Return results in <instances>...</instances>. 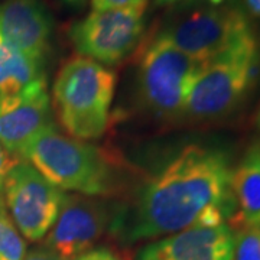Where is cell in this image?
<instances>
[{
    "mask_svg": "<svg viewBox=\"0 0 260 260\" xmlns=\"http://www.w3.org/2000/svg\"><path fill=\"white\" fill-rule=\"evenodd\" d=\"M232 175L224 150L188 145L142 185L130 204L116 208L110 233L129 246L194 225L225 223L236 211Z\"/></svg>",
    "mask_w": 260,
    "mask_h": 260,
    "instance_id": "1",
    "label": "cell"
},
{
    "mask_svg": "<svg viewBox=\"0 0 260 260\" xmlns=\"http://www.w3.org/2000/svg\"><path fill=\"white\" fill-rule=\"evenodd\" d=\"M22 158L61 191L99 197L112 194L116 185L113 164L100 149L67 136L54 124L29 143Z\"/></svg>",
    "mask_w": 260,
    "mask_h": 260,
    "instance_id": "2",
    "label": "cell"
},
{
    "mask_svg": "<svg viewBox=\"0 0 260 260\" xmlns=\"http://www.w3.org/2000/svg\"><path fill=\"white\" fill-rule=\"evenodd\" d=\"M116 74L106 65L77 56L62 65L52 95L58 119L78 140L99 139L109 124Z\"/></svg>",
    "mask_w": 260,
    "mask_h": 260,
    "instance_id": "3",
    "label": "cell"
},
{
    "mask_svg": "<svg viewBox=\"0 0 260 260\" xmlns=\"http://www.w3.org/2000/svg\"><path fill=\"white\" fill-rule=\"evenodd\" d=\"M260 74V44L254 35L200 65L186 99L184 114L214 120L234 112Z\"/></svg>",
    "mask_w": 260,
    "mask_h": 260,
    "instance_id": "4",
    "label": "cell"
},
{
    "mask_svg": "<svg viewBox=\"0 0 260 260\" xmlns=\"http://www.w3.org/2000/svg\"><path fill=\"white\" fill-rule=\"evenodd\" d=\"M160 35L195 62L204 64L254 35V30L242 8L224 3L189 10Z\"/></svg>",
    "mask_w": 260,
    "mask_h": 260,
    "instance_id": "5",
    "label": "cell"
},
{
    "mask_svg": "<svg viewBox=\"0 0 260 260\" xmlns=\"http://www.w3.org/2000/svg\"><path fill=\"white\" fill-rule=\"evenodd\" d=\"M200 65L167 38L156 35L145 49L138 71L143 104L160 117L184 114L188 93Z\"/></svg>",
    "mask_w": 260,
    "mask_h": 260,
    "instance_id": "6",
    "label": "cell"
},
{
    "mask_svg": "<svg viewBox=\"0 0 260 260\" xmlns=\"http://www.w3.org/2000/svg\"><path fill=\"white\" fill-rule=\"evenodd\" d=\"M65 194L28 160H16L6 175L3 201L20 234L30 242L45 239Z\"/></svg>",
    "mask_w": 260,
    "mask_h": 260,
    "instance_id": "7",
    "label": "cell"
},
{
    "mask_svg": "<svg viewBox=\"0 0 260 260\" xmlns=\"http://www.w3.org/2000/svg\"><path fill=\"white\" fill-rule=\"evenodd\" d=\"M146 9L90 12L75 22L68 37L80 56L103 65L123 62L145 34Z\"/></svg>",
    "mask_w": 260,
    "mask_h": 260,
    "instance_id": "8",
    "label": "cell"
},
{
    "mask_svg": "<svg viewBox=\"0 0 260 260\" xmlns=\"http://www.w3.org/2000/svg\"><path fill=\"white\" fill-rule=\"evenodd\" d=\"M114 211L103 200L87 195H67L44 240V247L65 260H77L93 250L94 244L110 230Z\"/></svg>",
    "mask_w": 260,
    "mask_h": 260,
    "instance_id": "9",
    "label": "cell"
},
{
    "mask_svg": "<svg viewBox=\"0 0 260 260\" xmlns=\"http://www.w3.org/2000/svg\"><path fill=\"white\" fill-rule=\"evenodd\" d=\"M234 232L227 223L194 225L143 246L136 260H233Z\"/></svg>",
    "mask_w": 260,
    "mask_h": 260,
    "instance_id": "10",
    "label": "cell"
},
{
    "mask_svg": "<svg viewBox=\"0 0 260 260\" xmlns=\"http://www.w3.org/2000/svg\"><path fill=\"white\" fill-rule=\"evenodd\" d=\"M52 32L54 19L42 0L0 3V35L38 64H45Z\"/></svg>",
    "mask_w": 260,
    "mask_h": 260,
    "instance_id": "11",
    "label": "cell"
},
{
    "mask_svg": "<svg viewBox=\"0 0 260 260\" xmlns=\"http://www.w3.org/2000/svg\"><path fill=\"white\" fill-rule=\"evenodd\" d=\"M51 124L54 123L47 85L0 97V143L12 155L22 158L29 143Z\"/></svg>",
    "mask_w": 260,
    "mask_h": 260,
    "instance_id": "12",
    "label": "cell"
},
{
    "mask_svg": "<svg viewBox=\"0 0 260 260\" xmlns=\"http://www.w3.org/2000/svg\"><path fill=\"white\" fill-rule=\"evenodd\" d=\"M232 191L243 227L260 225V142H253L233 169Z\"/></svg>",
    "mask_w": 260,
    "mask_h": 260,
    "instance_id": "13",
    "label": "cell"
},
{
    "mask_svg": "<svg viewBox=\"0 0 260 260\" xmlns=\"http://www.w3.org/2000/svg\"><path fill=\"white\" fill-rule=\"evenodd\" d=\"M45 85L44 65L22 54L0 35V97L28 93Z\"/></svg>",
    "mask_w": 260,
    "mask_h": 260,
    "instance_id": "14",
    "label": "cell"
},
{
    "mask_svg": "<svg viewBox=\"0 0 260 260\" xmlns=\"http://www.w3.org/2000/svg\"><path fill=\"white\" fill-rule=\"evenodd\" d=\"M25 256L26 242L0 200V260H23Z\"/></svg>",
    "mask_w": 260,
    "mask_h": 260,
    "instance_id": "15",
    "label": "cell"
},
{
    "mask_svg": "<svg viewBox=\"0 0 260 260\" xmlns=\"http://www.w3.org/2000/svg\"><path fill=\"white\" fill-rule=\"evenodd\" d=\"M233 260H260V225L242 227L234 233Z\"/></svg>",
    "mask_w": 260,
    "mask_h": 260,
    "instance_id": "16",
    "label": "cell"
},
{
    "mask_svg": "<svg viewBox=\"0 0 260 260\" xmlns=\"http://www.w3.org/2000/svg\"><path fill=\"white\" fill-rule=\"evenodd\" d=\"M149 0H91V12L119 9H146Z\"/></svg>",
    "mask_w": 260,
    "mask_h": 260,
    "instance_id": "17",
    "label": "cell"
},
{
    "mask_svg": "<svg viewBox=\"0 0 260 260\" xmlns=\"http://www.w3.org/2000/svg\"><path fill=\"white\" fill-rule=\"evenodd\" d=\"M15 162L16 160H13V155L0 143V200H3V185H5L6 175L10 171V168L15 165Z\"/></svg>",
    "mask_w": 260,
    "mask_h": 260,
    "instance_id": "18",
    "label": "cell"
},
{
    "mask_svg": "<svg viewBox=\"0 0 260 260\" xmlns=\"http://www.w3.org/2000/svg\"><path fill=\"white\" fill-rule=\"evenodd\" d=\"M23 260H65V259L59 257L58 254H55L54 251H51L49 249H47V247L41 246V247H37V249H34V250L28 251Z\"/></svg>",
    "mask_w": 260,
    "mask_h": 260,
    "instance_id": "19",
    "label": "cell"
},
{
    "mask_svg": "<svg viewBox=\"0 0 260 260\" xmlns=\"http://www.w3.org/2000/svg\"><path fill=\"white\" fill-rule=\"evenodd\" d=\"M77 260H119V257L106 249H93V250L87 251L85 254H83Z\"/></svg>",
    "mask_w": 260,
    "mask_h": 260,
    "instance_id": "20",
    "label": "cell"
},
{
    "mask_svg": "<svg viewBox=\"0 0 260 260\" xmlns=\"http://www.w3.org/2000/svg\"><path fill=\"white\" fill-rule=\"evenodd\" d=\"M244 5L254 16L260 18V0H244Z\"/></svg>",
    "mask_w": 260,
    "mask_h": 260,
    "instance_id": "21",
    "label": "cell"
},
{
    "mask_svg": "<svg viewBox=\"0 0 260 260\" xmlns=\"http://www.w3.org/2000/svg\"><path fill=\"white\" fill-rule=\"evenodd\" d=\"M65 5H68V6H74V8H80V6H83L84 3L87 2V0H62Z\"/></svg>",
    "mask_w": 260,
    "mask_h": 260,
    "instance_id": "22",
    "label": "cell"
},
{
    "mask_svg": "<svg viewBox=\"0 0 260 260\" xmlns=\"http://www.w3.org/2000/svg\"><path fill=\"white\" fill-rule=\"evenodd\" d=\"M155 2L160 6H167V5H174V3H178V2H184V0H155Z\"/></svg>",
    "mask_w": 260,
    "mask_h": 260,
    "instance_id": "23",
    "label": "cell"
},
{
    "mask_svg": "<svg viewBox=\"0 0 260 260\" xmlns=\"http://www.w3.org/2000/svg\"><path fill=\"white\" fill-rule=\"evenodd\" d=\"M211 6H220V5H224L227 0H208Z\"/></svg>",
    "mask_w": 260,
    "mask_h": 260,
    "instance_id": "24",
    "label": "cell"
},
{
    "mask_svg": "<svg viewBox=\"0 0 260 260\" xmlns=\"http://www.w3.org/2000/svg\"><path fill=\"white\" fill-rule=\"evenodd\" d=\"M256 121H257V129L260 130V109L259 112H257V119H256Z\"/></svg>",
    "mask_w": 260,
    "mask_h": 260,
    "instance_id": "25",
    "label": "cell"
}]
</instances>
